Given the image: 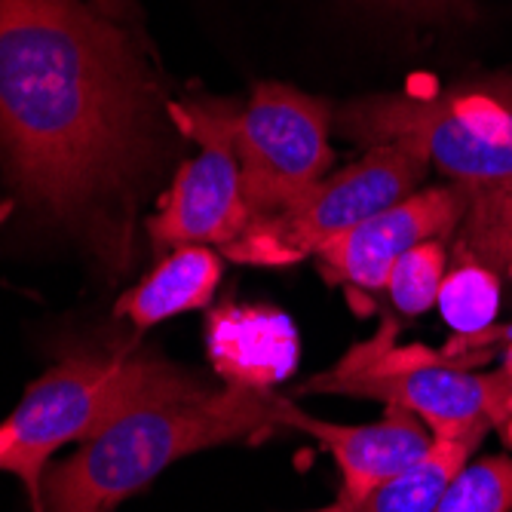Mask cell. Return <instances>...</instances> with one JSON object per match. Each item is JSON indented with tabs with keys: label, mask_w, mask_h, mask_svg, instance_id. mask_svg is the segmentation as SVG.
Here are the masks:
<instances>
[{
	"label": "cell",
	"mask_w": 512,
	"mask_h": 512,
	"mask_svg": "<svg viewBox=\"0 0 512 512\" xmlns=\"http://www.w3.org/2000/svg\"><path fill=\"white\" fill-rule=\"evenodd\" d=\"M166 120L123 22L89 0H0V172L28 209L123 255Z\"/></svg>",
	"instance_id": "cell-1"
},
{
	"label": "cell",
	"mask_w": 512,
	"mask_h": 512,
	"mask_svg": "<svg viewBox=\"0 0 512 512\" xmlns=\"http://www.w3.org/2000/svg\"><path fill=\"white\" fill-rule=\"evenodd\" d=\"M289 402L273 390L203 384L138 405L46 467L43 512H111L181 457L283 430Z\"/></svg>",
	"instance_id": "cell-2"
},
{
	"label": "cell",
	"mask_w": 512,
	"mask_h": 512,
	"mask_svg": "<svg viewBox=\"0 0 512 512\" xmlns=\"http://www.w3.org/2000/svg\"><path fill=\"white\" fill-rule=\"evenodd\" d=\"M203 387L184 368L142 350L74 353L25 390L7 421H0V473H13L43 512V473L68 442H86L120 414Z\"/></svg>",
	"instance_id": "cell-3"
},
{
	"label": "cell",
	"mask_w": 512,
	"mask_h": 512,
	"mask_svg": "<svg viewBox=\"0 0 512 512\" xmlns=\"http://www.w3.org/2000/svg\"><path fill=\"white\" fill-rule=\"evenodd\" d=\"M335 126L365 151L402 142L467 191L512 188V71L362 96L335 111Z\"/></svg>",
	"instance_id": "cell-4"
},
{
	"label": "cell",
	"mask_w": 512,
	"mask_h": 512,
	"mask_svg": "<svg viewBox=\"0 0 512 512\" xmlns=\"http://www.w3.org/2000/svg\"><path fill=\"white\" fill-rule=\"evenodd\" d=\"M485 356L402 347L396 322L384 319L368 341L353 344L332 368L301 384V393L375 399L417 414L436 439L491 433L512 421V387L503 371L482 375Z\"/></svg>",
	"instance_id": "cell-5"
},
{
	"label": "cell",
	"mask_w": 512,
	"mask_h": 512,
	"mask_svg": "<svg viewBox=\"0 0 512 512\" xmlns=\"http://www.w3.org/2000/svg\"><path fill=\"white\" fill-rule=\"evenodd\" d=\"M430 163L402 142L368 148L362 160L322 178L283 212L255 218L243 237L221 249L224 258L249 267H289L313 258L344 230L421 191Z\"/></svg>",
	"instance_id": "cell-6"
},
{
	"label": "cell",
	"mask_w": 512,
	"mask_h": 512,
	"mask_svg": "<svg viewBox=\"0 0 512 512\" xmlns=\"http://www.w3.org/2000/svg\"><path fill=\"white\" fill-rule=\"evenodd\" d=\"M335 111L289 83H258L246 108L230 114V132L252 218L301 200L335 163L329 145Z\"/></svg>",
	"instance_id": "cell-7"
},
{
	"label": "cell",
	"mask_w": 512,
	"mask_h": 512,
	"mask_svg": "<svg viewBox=\"0 0 512 512\" xmlns=\"http://www.w3.org/2000/svg\"><path fill=\"white\" fill-rule=\"evenodd\" d=\"M234 105L178 102L169 117L181 135L197 142V154L184 163L160 209L145 221L154 252L163 258L181 246H230L255 221L243 197V175L230 132Z\"/></svg>",
	"instance_id": "cell-8"
},
{
	"label": "cell",
	"mask_w": 512,
	"mask_h": 512,
	"mask_svg": "<svg viewBox=\"0 0 512 512\" xmlns=\"http://www.w3.org/2000/svg\"><path fill=\"white\" fill-rule=\"evenodd\" d=\"M463 212L467 191L460 184L421 188L329 240L316 252V264L332 286H344L353 295L384 292L393 264L417 243L454 237Z\"/></svg>",
	"instance_id": "cell-9"
},
{
	"label": "cell",
	"mask_w": 512,
	"mask_h": 512,
	"mask_svg": "<svg viewBox=\"0 0 512 512\" xmlns=\"http://www.w3.org/2000/svg\"><path fill=\"white\" fill-rule=\"evenodd\" d=\"M286 430H298L322 442L332 454L341 473V500L359 503L378 485L399 476L417 457H424L433 445L430 427L417 414L387 405L384 417L375 424H329L310 417L295 402L286 408Z\"/></svg>",
	"instance_id": "cell-10"
},
{
	"label": "cell",
	"mask_w": 512,
	"mask_h": 512,
	"mask_svg": "<svg viewBox=\"0 0 512 512\" xmlns=\"http://www.w3.org/2000/svg\"><path fill=\"white\" fill-rule=\"evenodd\" d=\"M206 356L227 387L270 393L298 371L301 338L276 307L221 304L206 316Z\"/></svg>",
	"instance_id": "cell-11"
},
{
	"label": "cell",
	"mask_w": 512,
	"mask_h": 512,
	"mask_svg": "<svg viewBox=\"0 0 512 512\" xmlns=\"http://www.w3.org/2000/svg\"><path fill=\"white\" fill-rule=\"evenodd\" d=\"M224 273V255L212 246H181L166 252L154 270L117 301V316L129 319L138 332L209 307Z\"/></svg>",
	"instance_id": "cell-12"
},
{
	"label": "cell",
	"mask_w": 512,
	"mask_h": 512,
	"mask_svg": "<svg viewBox=\"0 0 512 512\" xmlns=\"http://www.w3.org/2000/svg\"><path fill=\"white\" fill-rule=\"evenodd\" d=\"M488 433H470L457 439H433L430 451L417 457L399 476L378 485L359 503H347L350 512H436L442 494L454 476L467 467ZM341 500V497H338Z\"/></svg>",
	"instance_id": "cell-13"
},
{
	"label": "cell",
	"mask_w": 512,
	"mask_h": 512,
	"mask_svg": "<svg viewBox=\"0 0 512 512\" xmlns=\"http://www.w3.org/2000/svg\"><path fill=\"white\" fill-rule=\"evenodd\" d=\"M500 289V273L491 264L467 252H454L436 304L457 338H479L497 322Z\"/></svg>",
	"instance_id": "cell-14"
},
{
	"label": "cell",
	"mask_w": 512,
	"mask_h": 512,
	"mask_svg": "<svg viewBox=\"0 0 512 512\" xmlns=\"http://www.w3.org/2000/svg\"><path fill=\"white\" fill-rule=\"evenodd\" d=\"M451 252L445 240H427L408 249L387 276V295L402 316H421L439 301L442 279L448 273Z\"/></svg>",
	"instance_id": "cell-15"
},
{
	"label": "cell",
	"mask_w": 512,
	"mask_h": 512,
	"mask_svg": "<svg viewBox=\"0 0 512 512\" xmlns=\"http://www.w3.org/2000/svg\"><path fill=\"white\" fill-rule=\"evenodd\" d=\"M436 512H512V454H491L467 463Z\"/></svg>",
	"instance_id": "cell-16"
},
{
	"label": "cell",
	"mask_w": 512,
	"mask_h": 512,
	"mask_svg": "<svg viewBox=\"0 0 512 512\" xmlns=\"http://www.w3.org/2000/svg\"><path fill=\"white\" fill-rule=\"evenodd\" d=\"M368 4L421 19H473V0H368Z\"/></svg>",
	"instance_id": "cell-17"
},
{
	"label": "cell",
	"mask_w": 512,
	"mask_h": 512,
	"mask_svg": "<svg viewBox=\"0 0 512 512\" xmlns=\"http://www.w3.org/2000/svg\"><path fill=\"white\" fill-rule=\"evenodd\" d=\"M89 4L96 7L102 16H108L114 22H123V25L138 19V10H135L132 0H89Z\"/></svg>",
	"instance_id": "cell-18"
},
{
	"label": "cell",
	"mask_w": 512,
	"mask_h": 512,
	"mask_svg": "<svg viewBox=\"0 0 512 512\" xmlns=\"http://www.w3.org/2000/svg\"><path fill=\"white\" fill-rule=\"evenodd\" d=\"M506 335H509V347H506V353H503V365H500V371H503L506 384L512 387V329H509Z\"/></svg>",
	"instance_id": "cell-19"
},
{
	"label": "cell",
	"mask_w": 512,
	"mask_h": 512,
	"mask_svg": "<svg viewBox=\"0 0 512 512\" xmlns=\"http://www.w3.org/2000/svg\"><path fill=\"white\" fill-rule=\"evenodd\" d=\"M313 512H350V506L344 500H335L332 506H325V509H313Z\"/></svg>",
	"instance_id": "cell-20"
}]
</instances>
